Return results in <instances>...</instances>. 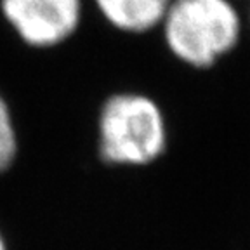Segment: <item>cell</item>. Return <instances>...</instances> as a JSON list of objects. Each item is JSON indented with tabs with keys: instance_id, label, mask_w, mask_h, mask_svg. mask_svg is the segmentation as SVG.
<instances>
[{
	"instance_id": "obj_6",
	"label": "cell",
	"mask_w": 250,
	"mask_h": 250,
	"mask_svg": "<svg viewBox=\"0 0 250 250\" xmlns=\"http://www.w3.org/2000/svg\"><path fill=\"white\" fill-rule=\"evenodd\" d=\"M0 250H7V247H5L4 238H2V234H0Z\"/></svg>"
},
{
	"instance_id": "obj_5",
	"label": "cell",
	"mask_w": 250,
	"mask_h": 250,
	"mask_svg": "<svg viewBox=\"0 0 250 250\" xmlns=\"http://www.w3.org/2000/svg\"><path fill=\"white\" fill-rule=\"evenodd\" d=\"M16 156V134L7 103L0 96V174L11 167Z\"/></svg>"
},
{
	"instance_id": "obj_4",
	"label": "cell",
	"mask_w": 250,
	"mask_h": 250,
	"mask_svg": "<svg viewBox=\"0 0 250 250\" xmlns=\"http://www.w3.org/2000/svg\"><path fill=\"white\" fill-rule=\"evenodd\" d=\"M106 20L125 31H146L165 18L168 0H96Z\"/></svg>"
},
{
	"instance_id": "obj_2",
	"label": "cell",
	"mask_w": 250,
	"mask_h": 250,
	"mask_svg": "<svg viewBox=\"0 0 250 250\" xmlns=\"http://www.w3.org/2000/svg\"><path fill=\"white\" fill-rule=\"evenodd\" d=\"M101 156L109 164H149L165 148V125L158 106L137 94L108 99L99 118Z\"/></svg>"
},
{
	"instance_id": "obj_3",
	"label": "cell",
	"mask_w": 250,
	"mask_h": 250,
	"mask_svg": "<svg viewBox=\"0 0 250 250\" xmlns=\"http://www.w3.org/2000/svg\"><path fill=\"white\" fill-rule=\"evenodd\" d=\"M5 20L31 45H56L75 31L80 0H0Z\"/></svg>"
},
{
	"instance_id": "obj_1",
	"label": "cell",
	"mask_w": 250,
	"mask_h": 250,
	"mask_svg": "<svg viewBox=\"0 0 250 250\" xmlns=\"http://www.w3.org/2000/svg\"><path fill=\"white\" fill-rule=\"evenodd\" d=\"M238 14L226 0H176L165 12L172 52L193 66H210L236 43Z\"/></svg>"
}]
</instances>
